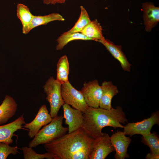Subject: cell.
Instances as JSON below:
<instances>
[{
	"label": "cell",
	"instance_id": "1",
	"mask_svg": "<svg viewBox=\"0 0 159 159\" xmlns=\"http://www.w3.org/2000/svg\"><path fill=\"white\" fill-rule=\"evenodd\" d=\"M83 121L81 127L92 138L95 139L102 135V129L107 126L123 128L121 124L127 123L125 112L120 106L110 110L100 107H88L83 112Z\"/></svg>",
	"mask_w": 159,
	"mask_h": 159
},
{
	"label": "cell",
	"instance_id": "2",
	"mask_svg": "<svg viewBox=\"0 0 159 159\" xmlns=\"http://www.w3.org/2000/svg\"><path fill=\"white\" fill-rule=\"evenodd\" d=\"M94 139L81 127L44 145L48 152L53 154L54 159H68L72 154L82 150L92 151Z\"/></svg>",
	"mask_w": 159,
	"mask_h": 159
},
{
	"label": "cell",
	"instance_id": "3",
	"mask_svg": "<svg viewBox=\"0 0 159 159\" xmlns=\"http://www.w3.org/2000/svg\"><path fill=\"white\" fill-rule=\"evenodd\" d=\"M63 118L62 115L52 118L51 122L43 126L29 143V147L32 148L40 145H44L65 134L68 131V127L62 126Z\"/></svg>",
	"mask_w": 159,
	"mask_h": 159
},
{
	"label": "cell",
	"instance_id": "4",
	"mask_svg": "<svg viewBox=\"0 0 159 159\" xmlns=\"http://www.w3.org/2000/svg\"><path fill=\"white\" fill-rule=\"evenodd\" d=\"M61 84L53 77H50L43 86L47 101L50 106L49 114L52 118L58 116L61 107L64 103L61 91Z\"/></svg>",
	"mask_w": 159,
	"mask_h": 159
},
{
	"label": "cell",
	"instance_id": "5",
	"mask_svg": "<svg viewBox=\"0 0 159 159\" xmlns=\"http://www.w3.org/2000/svg\"><path fill=\"white\" fill-rule=\"evenodd\" d=\"M155 124L159 125L158 110L153 113L150 117L142 121L128 123L124 126L123 132L125 135L130 136L139 134L144 136L151 133L153 126Z\"/></svg>",
	"mask_w": 159,
	"mask_h": 159
},
{
	"label": "cell",
	"instance_id": "6",
	"mask_svg": "<svg viewBox=\"0 0 159 159\" xmlns=\"http://www.w3.org/2000/svg\"><path fill=\"white\" fill-rule=\"evenodd\" d=\"M61 91L65 103L83 112L88 107L81 91L75 89L69 82L61 84Z\"/></svg>",
	"mask_w": 159,
	"mask_h": 159
},
{
	"label": "cell",
	"instance_id": "7",
	"mask_svg": "<svg viewBox=\"0 0 159 159\" xmlns=\"http://www.w3.org/2000/svg\"><path fill=\"white\" fill-rule=\"evenodd\" d=\"M80 91L88 107H99L102 89L97 80L85 82Z\"/></svg>",
	"mask_w": 159,
	"mask_h": 159
},
{
	"label": "cell",
	"instance_id": "8",
	"mask_svg": "<svg viewBox=\"0 0 159 159\" xmlns=\"http://www.w3.org/2000/svg\"><path fill=\"white\" fill-rule=\"evenodd\" d=\"M52 119L46 106L44 105L40 107L34 119L29 123H25L24 127L29 131V137L33 138L42 127L50 123Z\"/></svg>",
	"mask_w": 159,
	"mask_h": 159
},
{
	"label": "cell",
	"instance_id": "9",
	"mask_svg": "<svg viewBox=\"0 0 159 159\" xmlns=\"http://www.w3.org/2000/svg\"><path fill=\"white\" fill-rule=\"evenodd\" d=\"M115 150L107 133H103L95 139L93 149L89 159H104Z\"/></svg>",
	"mask_w": 159,
	"mask_h": 159
},
{
	"label": "cell",
	"instance_id": "10",
	"mask_svg": "<svg viewBox=\"0 0 159 159\" xmlns=\"http://www.w3.org/2000/svg\"><path fill=\"white\" fill-rule=\"evenodd\" d=\"M110 140L115 153V159H124L128 158L129 155L127 153L128 147L131 142L130 137L125 136L123 131L117 130L110 137Z\"/></svg>",
	"mask_w": 159,
	"mask_h": 159
},
{
	"label": "cell",
	"instance_id": "11",
	"mask_svg": "<svg viewBox=\"0 0 159 159\" xmlns=\"http://www.w3.org/2000/svg\"><path fill=\"white\" fill-rule=\"evenodd\" d=\"M65 123L68 125V133L75 131L82 127L83 121V112L64 103L62 106Z\"/></svg>",
	"mask_w": 159,
	"mask_h": 159
},
{
	"label": "cell",
	"instance_id": "12",
	"mask_svg": "<svg viewBox=\"0 0 159 159\" xmlns=\"http://www.w3.org/2000/svg\"><path fill=\"white\" fill-rule=\"evenodd\" d=\"M25 123L22 114L12 122L5 125H0V142L9 144L12 143L13 142L12 138L15 132L21 129L26 130L22 127V125Z\"/></svg>",
	"mask_w": 159,
	"mask_h": 159
},
{
	"label": "cell",
	"instance_id": "13",
	"mask_svg": "<svg viewBox=\"0 0 159 159\" xmlns=\"http://www.w3.org/2000/svg\"><path fill=\"white\" fill-rule=\"evenodd\" d=\"M99 42L102 44L112 56L120 62L122 69L125 71L130 72L132 65L128 62L122 50L121 46L115 44L105 39Z\"/></svg>",
	"mask_w": 159,
	"mask_h": 159
},
{
	"label": "cell",
	"instance_id": "14",
	"mask_svg": "<svg viewBox=\"0 0 159 159\" xmlns=\"http://www.w3.org/2000/svg\"><path fill=\"white\" fill-rule=\"evenodd\" d=\"M144 24L146 31L150 32L159 21V8L151 3L142 4Z\"/></svg>",
	"mask_w": 159,
	"mask_h": 159
},
{
	"label": "cell",
	"instance_id": "15",
	"mask_svg": "<svg viewBox=\"0 0 159 159\" xmlns=\"http://www.w3.org/2000/svg\"><path fill=\"white\" fill-rule=\"evenodd\" d=\"M102 94L99 107L107 110L112 108L111 105L112 100L113 97L118 93L119 92L116 86L111 81H104L102 84Z\"/></svg>",
	"mask_w": 159,
	"mask_h": 159
},
{
	"label": "cell",
	"instance_id": "16",
	"mask_svg": "<svg viewBox=\"0 0 159 159\" xmlns=\"http://www.w3.org/2000/svg\"><path fill=\"white\" fill-rule=\"evenodd\" d=\"M17 104L11 96L6 95L0 105V125L7 122L15 114Z\"/></svg>",
	"mask_w": 159,
	"mask_h": 159
},
{
	"label": "cell",
	"instance_id": "17",
	"mask_svg": "<svg viewBox=\"0 0 159 159\" xmlns=\"http://www.w3.org/2000/svg\"><path fill=\"white\" fill-rule=\"evenodd\" d=\"M102 29L97 19L91 21L80 32L86 37L99 42L105 39L102 32Z\"/></svg>",
	"mask_w": 159,
	"mask_h": 159
},
{
	"label": "cell",
	"instance_id": "18",
	"mask_svg": "<svg viewBox=\"0 0 159 159\" xmlns=\"http://www.w3.org/2000/svg\"><path fill=\"white\" fill-rule=\"evenodd\" d=\"M64 20V18L58 13H52L44 16L33 15L28 30V33L34 28L38 26L46 25L54 21H63Z\"/></svg>",
	"mask_w": 159,
	"mask_h": 159
},
{
	"label": "cell",
	"instance_id": "19",
	"mask_svg": "<svg viewBox=\"0 0 159 159\" xmlns=\"http://www.w3.org/2000/svg\"><path fill=\"white\" fill-rule=\"evenodd\" d=\"M16 15L22 24V33L28 34V30L33 15L27 6L21 3L17 5Z\"/></svg>",
	"mask_w": 159,
	"mask_h": 159
},
{
	"label": "cell",
	"instance_id": "20",
	"mask_svg": "<svg viewBox=\"0 0 159 159\" xmlns=\"http://www.w3.org/2000/svg\"><path fill=\"white\" fill-rule=\"evenodd\" d=\"M56 80L61 84L69 82L68 76L69 64L67 56L64 55L59 59L57 64Z\"/></svg>",
	"mask_w": 159,
	"mask_h": 159
},
{
	"label": "cell",
	"instance_id": "21",
	"mask_svg": "<svg viewBox=\"0 0 159 159\" xmlns=\"http://www.w3.org/2000/svg\"><path fill=\"white\" fill-rule=\"evenodd\" d=\"M78 40H90L80 32L71 33L67 32L61 34L56 40L57 44L56 49L57 50H61L69 42Z\"/></svg>",
	"mask_w": 159,
	"mask_h": 159
},
{
	"label": "cell",
	"instance_id": "22",
	"mask_svg": "<svg viewBox=\"0 0 159 159\" xmlns=\"http://www.w3.org/2000/svg\"><path fill=\"white\" fill-rule=\"evenodd\" d=\"M141 142L150 148V153L159 155V136L155 132L142 136Z\"/></svg>",
	"mask_w": 159,
	"mask_h": 159
},
{
	"label": "cell",
	"instance_id": "23",
	"mask_svg": "<svg viewBox=\"0 0 159 159\" xmlns=\"http://www.w3.org/2000/svg\"><path fill=\"white\" fill-rule=\"evenodd\" d=\"M81 12L79 17L74 26L67 32L69 33L80 32L91 21L88 13L84 7L80 6Z\"/></svg>",
	"mask_w": 159,
	"mask_h": 159
},
{
	"label": "cell",
	"instance_id": "24",
	"mask_svg": "<svg viewBox=\"0 0 159 159\" xmlns=\"http://www.w3.org/2000/svg\"><path fill=\"white\" fill-rule=\"evenodd\" d=\"M24 159H43L54 158L55 156L52 153H49L44 154L38 153L34 151L32 148L26 146L23 147L21 148Z\"/></svg>",
	"mask_w": 159,
	"mask_h": 159
},
{
	"label": "cell",
	"instance_id": "25",
	"mask_svg": "<svg viewBox=\"0 0 159 159\" xmlns=\"http://www.w3.org/2000/svg\"><path fill=\"white\" fill-rule=\"evenodd\" d=\"M19 149L17 146L11 147L7 143L0 142V159H6L10 154L15 155L19 153Z\"/></svg>",
	"mask_w": 159,
	"mask_h": 159
},
{
	"label": "cell",
	"instance_id": "26",
	"mask_svg": "<svg viewBox=\"0 0 159 159\" xmlns=\"http://www.w3.org/2000/svg\"><path fill=\"white\" fill-rule=\"evenodd\" d=\"M146 159H159V155L154 154L152 153L147 154L145 157Z\"/></svg>",
	"mask_w": 159,
	"mask_h": 159
},
{
	"label": "cell",
	"instance_id": "27",
	"mask_svg": "<svg viewBox=\"0 0 159 159\" xmlns=\"http://www.w3.org/2000/svg\"><path fill=\"white\" fill-rule=\"evenodd\" d=\"M67 0H53L51 4L55 5L56 4H62L65 2Z\"/></svg>",
	"mask_w": 159,
	"mask_h": 159
},
{
	"label": "cell",
	"instance_id": "28",
	"mask_svg": "<svg viewBox=\"0 0 159 159\" xmlns=\"http://www.w3.org/2000/svg\"><path fill=\"white\" fill-rule=\"evenodd\" d=\"M44 4L48 5L51 4L53 0H42Z\"/></svg>",
	"mask_w": 159,
	"mask_h": 159
}]
</instances>
